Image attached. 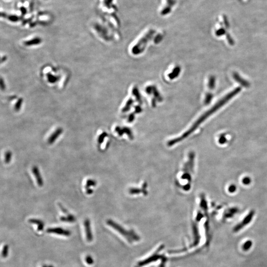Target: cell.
I'll list each match as a JSON object with an SVG mask.
<instances>
[{
  "instance_id": "obj_12",
  "label": "cell",
  "mask_w": 267,
  "mask_h": 267,
  "mask_svg": "<svg viewBox=\"0 0 267 267\" xmlns=\"http://www.w3.org/2000/svg\"><path fill=\"white\" fill-rule=\"evenodd\" d=\"M105 137V136H104V134H102V135L100 136L99 138H98V141L99 144H101L102 141H104V138Z\"/></svg>"
},
{
  "instance_id": "obj_14",
  "label": "cell",
  "mask_w": 267,
  "mask_h": 267,
  "mask_svg": "<svg viewBox=\"0 0 267 267\" xmlns=\"http://www.w3.org/2000/svg\"><path fill=\"white\" fill-rule=\"evenodd\" d=\"M243 182L245 184H247L248 183H249V182H250V180L249 179H248V178H245V179L243 180Z\"/></svg>"
},
{
  "instance_id": "obj_3",
  "label": "cell",
  "mask_w": 267,
  "mask_h": 267,
  "mask_svg": "<svg viewBox=\"0 0 267 267\" xmlns=\"http://www.w3.org/2000/svg\"><path fill=\"white\" fill-rule=\"evenodd\" d=\"M84 226L85 229L87 241L88 242H91L93 240V235L91 228L90 221L89 219H86L84 222Z\"/></svg>"
},
{
  "instance_id": "obj_5",
  "label": "cell",
  "mask_w": 267,
  "mask_h": 267,
  "mask_svg": "<svg viewBox=\"0 0 267 267\" xmlns=\"http://www.w3.org/2000/svg\"><path fill=\"white\" fill-rule=\"evenodd\" d=\"M62 131L63 130L62 128H58L57 130L55 131L50 136V137L48 139V142L49 144H53V143H54L56 140H57V139L59 138V136L62 134Z\"/></svg>"
},
{
  "instance_id": "obj_8",
  "label": "cell",
  "mask_w": 267,
  "mask_h": 267,
  "mask_svg": "<svg viewBox=\"0 0 267 267\" xmlns=\"http://www.w3.org/2000/svg\"><path fill=\"white\" fill-rule=\"evenodd\" d=\"M12 158V153L11 151H7L5 155V162L6 163H9Z\"/></svg>"
},
{
  "instance_id": "obj_1",
  "label": "cell",
  "mask_w": 267,
  "mask_h": 267,
  "mask_svg": "<svg viewBox=\"0 0 267 267\" xmlns=\"http://www.w3.org/2000/svg\"><path fill=\"white\" fill-rule=\"evenodd\" d=\"M240 91V88H237L234 89V90L232 91L231 92L228 94L226 96H224V98H222V99L220 100L210 110H209L208 111H207L206 112L203 114L201 117L199 118L198 120L194 123V125L187 131L185 132L183 135L178 138L173 139L172 141L173 144H175L177 143H180L181 141H183V140L189 136L192 133V132L197 129V128L200 126L201 123H202L203 122H204V120L208 118L209 116L211 115L212 114H213L215 112H216L217 110H219V108L221 107L222 106H223L224 104H225L226 103H227L229 100L232 99L236 95H237V94L239 93Z\"/></svg>"
},
{
  "instance_id": "obj_6",
  "label": "cell",
  "mask_w": 267,
  "mask_h": 267,
  "mask_svg": "<svg viewBox=\"0 0 267 267\" xmlns=\"http://www.w3.org/2000/svg\"><path fill=\"white\" fill-rule=\"evenodd\" d=\"M29 222L32 224H36L37 225L38 230L39 231H41L43 230L44 224L42 221L38 220V219H30L29 220Z\"/></svg>"
},
{
  "instance_id": "obj_10",
  "label": "cell",
  "mask_w": 267,
  "mask_h": 267,
  "mask_svg": "<svg viewBox=\"0 0 267 267\" xmlns=\"http://www.w3.org/2000/svg\"><path fill=\"white\" fill-rule=\"evenodd\" d=\"M8 251H9V246L7 245H5L4 246L3 251H2V256L4 258H6L8 256Z\"/></svg>"
},
{
  "instance_id": "obj_4",
  "label": "cell",
  "mask_w": 267,
  "mask_h": 267,
  "mask_svg": "<svg viewBox=\"0 0 267 267\" xmlns=\"http://www.w3.org/2000/svg\"><path fill=\"white\" fill-rule=\"evenodd\" d=\"M32 172L36 179L37 184L39 186H43V180L42 179V176L41 175L40 172L37 166H34L32 168Z\"/></svg>"
},
{
  "instance_id": "obj_15",
  "label": "cell",
  "mask_w": 267,
  "mask_h": 267,
  "mask_svg": "<svg viewBox=\"0 0 267 267\" xmlns=\"http://www.w3.org/2000/svg\"><path fill=\"white\" fill-rule=\"evenodd\" d=\"M43 267H53V266H48V267H47V266H44Z\"/></svg>"
},
{
  "instance_id": "obj_11",
  "label": "cell",
  "mask_w": 267,
  "mask_h": 267,
  "mask_svg": "<svg viewBox=\"0 0 267 267\" xmlns=\"http://www.w3.org/2000/svg\"><path fill=\"white\" fill-rule=\"evenodd\" d=\"M85 260L87 264H89V265H92L93 264V260L92 259V257L90 256H87L86 257Z\"/></svg>"
},
{
  "instance_id": "obj_9",
  "label": "cell",
  "mask_w": 267,
  "mask_h": 267,
  "mask_svg": "<svg viewBox=\"0 0 267 267\" xmlns=\"http://www.w3.org/2000/svg\"><path fill=\"white\" fill-rule=\"evenodd\" d=\"M96 181L92 179H89L88 180L87 182H86V189H89L91 186H96Z\"/></svg>"
},
{
  "instance_id": "obj_2",
  "label": "cell",
  "mask_w": 267,
  "mask_h": 267,
  "mask_svg": "<svg viewBox=\"0 0 267 267\" xmlns=\"http://www.w3.org/2000/svg\"><path fill=\"white\" fill-rule=\"evenodd\" d=\"M47 232L50 234H59L65 236H69L71 233L67 230H65L61 228H49L47 230Z\"/></svg>"
},
{
  "instance_id": "obj_13",
  "label": "cell",
  "mask_w": 267,
  "mask_h": 267,
  "mask_svg": "<svg viewBox=\"0 0 267 267\" xmlns=\"http://www.w3.org/2000/svg\"><path fill=\"white\" fill-rule=\"evenodd\" d=\"M86 192H87V194H92L93 193V191L92 189H87V191H86Z\"/></svg>"
},
{
  "instance_id": "obj_7",
  "label": "cell",
  "mask_w": 267,
  "mask_h": 267,
  "mask_svg": "<svg viewBox=\"0 0 267 267\" xmlns=\"http://www.w3.org/2000/svg\"><path fill=\"white\" fill-rule=\"evenodd\" d=\"M75 218L73 215L68 214L66 217H62L60 218V220L63 222H74L75 221Z\"/></svg>"
}]
</instances>
